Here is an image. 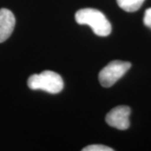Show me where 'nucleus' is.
<instances>
[{
	"mask_svg": "<svg viewBox=\"0 0 151 151\" xmlns=\"http://www.w3.org/2000/svg\"><path fill=\"white\" fill-rule=\"evenodd\" d=\"M76 21L92 28L98 36H108L112 32V25L101 11L94 9H82L76 13Z\"/></svg>",
	"mask_w": 151,
	"mask_h": 151,
	"instance_id": "f257e3e1",
	"label": "nucleus"
},
{
	"mask_svg": "<svg viewBox=\"0 0 151 151\" xmlns=\"http://www.w3.org/2000/svg\"><path fill=\"white\" fill-rule=\"evenodd\" d=\"M144 24L147 27L151 29V8L146 9L145 13V17H144Z\"/></svg>",
	"mask_w": 151,
	"mask_h": 151,
	"instance_id": "6e6552de",
	"label": "nucleus"
},
{
	"mask_svg": "<svg viewBox=\"0 0 151 151\" xmlns=\"http://www.w3.org/2000/svg\"><path fill=\"white\" fill-rule=\"evenodd\" d=\"M15 18L7 9H0V43L4 42L14 31Z\"/></svg>",
	"mask_w": 151,
	"mask_h": 151,
	"instance_id": "39448f33",
	"label": "nucleus"
},
{
	"mask_svg": "<svg viewBox=\"0 0 151 151\" xmlns=\"http://www.w3.org/2000/svg\"><path fill=\"white\" fill-rule=\"evenodd\" d=\"M28 86L32 90H43L56 94L62 91L64 82L61 76L54 71L45 70L40 74H34L28 79Z\"/></svg>",
	"mask_w": 151,
	"mask_h": 151,
	"instance_id": "f03ea898",
	"label": "nucleus"
},
{
	"mask_svg": "<svg viewBox=\"0 0 151 151\" xmlns=\"http://www.w3.org/2000/svg\"><path fill=\"white\" fill-rule=\"evenodd\" d=\"M131 63L128 61L115 60L108 63L103 70L100 71L98 78L101 85L104 87H110L116 83V81L124 76L129 70Z\"/></svg>",
	"mask_w": 151,
	"mask_h": 151,
	"instance_id": "7ed1b4c3",
	"label": "nucleus"
},
{
	"mask_svg": "<svg viewBox=\"0 0 151 151\" xmlns=\"http://www.w3.org/2000/svg\"><path fill=\"white\" fill-rule=\"evenodd\" d=\"M131 113L129 107L118 106L113 108L106 116V122L108 125L115 129L125 130L130 125L129 115Z\"/></svg>",
	"mask_w": 151,
	"mask_h": 151,
	"instance_id": "20e7f679",
	"label": "nucleus"
},
{
	"mask_svg": "<svg viewBox=\"0 0 151 151\" xmlns=\"http://www.w3.org/2000/svg\"><path fill=\"white\" fill-rule=\"evenodd\" d=\"M82 151H113V149L103 145H92L83 148Z\"/></svg>",
	"mask_w": 151,
	"mask_h": 151,
	"instance_id": "0eeeda50",
	"label": "nucleus"
},
{
	"mask_svg": "<svg viewBox=\"0 0 151 151\" xmlns=\"http://www.w3.org/2000/svg\"><path fill=\"white\" fill-rule=\"evenodd\" d=\"M145 0H117L119 6L126 12H136L143 5Z\"/></svg>",
	"mask_w": 151,
	"mask_h": 151,
	"instance_id": "423d86ee",
	"label": "nucleus"
}]
</instances>
